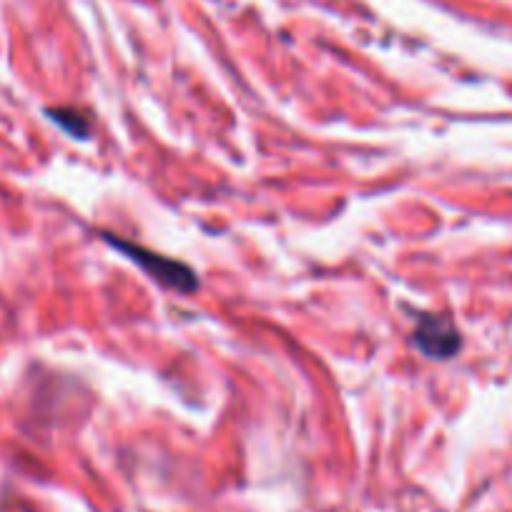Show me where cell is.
<instances>
[{
    "label": "cell",
    "instance_id": "obj_1",
    "mask_svg": "<svg viewBox=\"0 0 512 512\" xmlns=\"http://www.w3.org/2000/svg\"><path fill=\"white\" fill-rule=\"evenodd\" d=\"M113 249L121 251L126 259H131L134 264H139L146 274H149L154 282H159L161 287L176 289L181 294H194L199 289V277L194 274V269L189 264L179 262V259H169L164 254H156V251L144 249V246L134 244V241H123L116 236H103Z\"/></svg>",
    "mask_w": 512,
    "mask_h": 512
},
{
    "label": "cell",
    "instance_id": "obj_2",
    "mask_svg": "<svg viewBox=\"0 0 512 512\" xmlns=\"http://www.w3.org/2000/svg\"><path fill=\"white\" fill-rule=\"evenodd\" d=\"M415 344L425 357L450 359L460 352L462 337L455 324L437 314H420L415 327Z\"/></svg>",
    "mask_w": 512,
    "mask_h": 512
},
{
    "label": "cell",
    "instance_id": "obj_3",
    "mask_svg": "<svg viewBox=\"0 0 512 512\" xmlns=\"http://www.w3.org/2000/svg\"><path fill=\"white\" fill-rule=\"evenodd\" d=\"M46 113L53 123H58L66 134L76 136V139H86L88 131H91L88 118L81 111H76V108H48Z\"/></svg>",
    "mask_w": 512,
    "mask_h": 512
}]
</instances>
